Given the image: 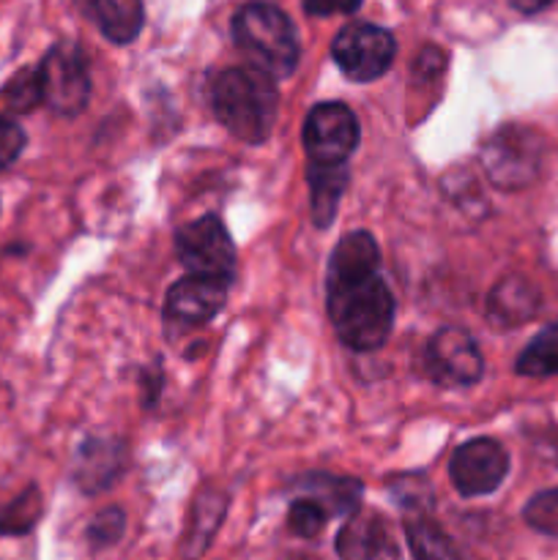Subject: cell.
Returning a JSON list of instances; mask_svg holds the SVG:
<instances>
[{"mask_svg": "<svg viewBox=\"0 0 558 560\" xmlns=\"http://www.w3.org/2000/svg\"><path fill=\"white\" fill-rule=\"evenodd\" d=\"M328 514L326 509L321 506V503H315L312 498H295L293 506H290V514H288V525L293 534L304 536V539H312V536H317L323 530V525H326Z\"/></svg>", "mask_w": 558, "mask_h": 560, "instance_id": "22", "label": "cell"}, {"mask_svg": "<svg viewBox=\"0 0 558 560\" xmlns=\"http://www.w3.org/2000/svg\"><path fill=\"white\" fill-rule=\"evenodd\" d=\"M175 252L189 273L228 282L235 277V244L219 217L195 219L175 233Z\"/></svg>", "mask_w": 558, "mask_h": 560, "instance_id": "5", "label": "cell"}, {"mask_svg": "<svg viewBox=\"0 0 558 560\" xmlns=\"http://www.w3.org/2000/svg\"><path fill=\"white\" fill-rule=\"evenodd\" d=\"M509 3H512L518 11H523V14H536V11L547 9L553 0H509Z\"/></svg>", "mask_w": 558, "mask_h": 560, "instance_id": "27", "label": "cell"}, {"mask_svg": "<svg viewBox=\"0 0 558 560\" xmlns=\"http://www.w3.org/2000/svg\"><path fill=\"white\" fill-rule=\"evenodd\" d=\"M427 366L430 375L443 386H474L481 381L485 361L479 345L463 328L446 326L435 331L427 345Z\"/></svg>", "mask_w": 558, "mask_h": 560, "instance_id": "10", "label": "cell"}, {"mask_svg": "<svg viewBox=\"0 0 558 560\" xmlns=\"http://www.w3.org/2000/svg\"><path fill=\"white\" fill-rule=\"evenodd\" d=\"M0 102L5 104V109L11 113H31L38 102H44L42 93V74L38 69H22L5 82L3 93H0Z\"/></svg>", "mask_w": 558, "mask_h": 560, "instance_id": "20", "label": "cell"}, {"mask_svg": "<svg viewBox=\"0 0 558 560\" xmlns=\"http://www.w3.org/2000/svg\"><path fill=\"white\" fill-rule=\"evenodd\" d=\"M299 490L304 498H312L326 509V514H353L359 506L361 485L356 479H339L328 474H310L299 481Z\"/></svg>", "mask_w": 558, "mask_h": 560, "instance_id": "17", "label": "cell"}, {"mask_svg": "<svg viewBox=\"0 0 558 560\" xmlns=\"http://www.w3.org/2000/svg\"><path fill=\"white\" fill-rule=\"evenodd\" d=\"M332 55L348 80L372 82L388 71L394 55H397V42L386 27L353 22L337 33Z\"/></svg>", "mask_w": 558, "mask_h": 560, "instance_id": "7", "label": "cell"}, {"mask_svg": "<svg viewBox=\"0 0 558 560\" xmlns=\"http://www.w3.org/2000/svg\"><path fill=\"white\" fill-rule=\"evenodd\" d=\"M124 528H126L124 512H120V509H107V512H102L96 520H93L91 528H88V536H91V541L96 547L113 545V541L120 539Z\"/></svg>", "mask_w": 558, "mask_h": 560, "instance_id": "24", "label": "cell"}, {"mask_svg": "<svg viewBox=\"0 0 558 560\" xmlns=\"http://www.w3.org/2000/svg\"><path fill=\"white\" fill-rule=\"evenodd\" d=\"M539 301L534 284L525 282L523 277H507L492 288L490 299H487V315L498 328L523 326L536 315Z\"/></svg>", "mask_w": 558, "mask_h": 560, "instance_id": "14", "label": "cell"}, {"mask_svg": "<svg viewBox=\"0 0 558 560\" xmlns=\"http://www.w3.org/2000/svg\"><path fill=\"white\" fill-rule=\"evenodd\" d=\"M304 9H306V14L326 16V14H332V11L342 9V0H304Z\"/></svg>", "mask_w": 558, "mask_h": 560, "instance_id": "26", "label": "cell"}, {"mask_svg": "<svg viewBox=\"0 0 558 560\" xmlns=\"http://www.w3.org/2000/svg\"><path fill=\"white\" fill-rule=\"evenodd\" d=\"M126 463L124 446L118 441L91 438L77 454V485L85 492H102L120 476Z\"/></svg>", "mask_w": 558, "mask_h": 560, "instance_id": "13", "label": "cell"}, {"mask_svg": "<svg viewBox=\"0 0 558 560\" xmlns=\"http://www.w3.org/2000/svg\"><path fill=\"white\" fill-rule=\"evenodd\" d=\"M481 164L487 170V178L498 189H525L528 184H534L542 167L539 135L525 126H503L485 142Z\"/></svg>", "mask_w": 558, "mask_h": 560, "instance_id": "4", "label": "cell"}, {"mask_svg": "<svg viewBox=\"0 0 558 560\" xmlns=\"http://www.w3.org/2000/svg\"><path fill=\"white\" fill-rule=\"evenodd\" d=\"M235 47L249 58L255 69L274 80L293 74L299 66L301 47L295 25L282 9L271 3H246L233 16Z\"/></svg>", "mask_w": 558, "mask_h": 560, "instance_id": "3", "label": "cell"}, {"mask_svg": "<svg viewBox=\"0 0 558 560\" xmlns=\"http://www.w3.org/2000/svg\"><path fill=\"white\" fill-rule=\"evenodd\" d=\"M361 0H342V11H356Z\"/></svg>", "mask_w": 558, "mask_h": 560, "instance_id": "28", "label": "cell"}, {"mask_svg": "<svg viewBox=\"0 0 558 560\" xmlns=\"http://www.w3.org/2000/svg\"><path fill=\"white\" fill-rule=\"evenodd\" d=\"M518 372L525 377L558 375V326H547L520 353Z\"/></svg>", "mask_w": 558, "mask_h": 560, "instance_id": "19", "label": "cell"}, {"mask_svg": "<svg viewBox=\"0 0 558 560\" xmlns=\"http://www.w3.org/2000/svg\"><path fill=\"white\" fill-rule=\"evenodd\" d=\"M359 120L353 109L339 102L317 104L304 124V148L310 164H348L359 145Z\"/></svg>", "mask_w": 558, "mask_h": 560, "instance_id": "8", "label": "cell"}, {"mask_svg": "<svg viewBox=\"0 0 558 560\" xmlns=\"http://www.w3.org/2000/svg\"><path fill=\"white\" fill-rule=\"evenodd\" d=\"M211 107L219 124L239 140L266 142L274 129L279 109V91L274 77L255 66H239L213 74L211 80Z\"/></svg>", "mask_w": 558, "mask_h": 560, "instance_id": "2", "label": "cell"}, {"mask_svg": "<svg viewBox=\"0 0 558 560\" xmlns=\"http://www.w3.org/2000/svg\"><path fill=\"white\" fill-rule=\"evenodd\" d=\"M328 317L350 350H377L392 334L394 299L381 277V252L364 230L345 235L332 252L326 273Z\"/></svg>", "mask_w": 558, "mask_h": 560, "instance_id": "1", "label": "cell"}, {"mask_svg": "<svg viewBox=\"0 0 558 560\" xmlns=\"http://www.w3.org/2000/svg\"><path fill=\"white\" fill-rule=\"evenodd\" d=\"M405 536L416 560H460L457 547L449 539L446 530L425 512H414L405 520Z\"/></svg>", "mask_w": 558, "mask_h": 560, "instance_id": "18", "label": "cell"}, {"mask_svg": "<svg viewBox=\"0 0 558 560\" xmlns=\"http://www.w3.org/2000/svg\"><path fill=\"white\" fill-rule=\"evenodd\" d=\"M293 560H315V558H293Z\"/></svg>", "mask_w": 558, "mask_h": 560, "instance_id": "29", "label": "cell"}, {"mask_svg": "<svg viewBox=\"0 0 558 560\" xmlns=\"http://www.w3.org/2000/svg\"><path fill=\"white\" fill-rule=\"evenodd\" d=\"M310 189H312V213L317 228H328L334 222L342 191L348 186V167L345 164H310Z\"/></svg>", "mask_w": 558, "mask_h": 560, "instance_id": "16", "label": "cell"}, {"mask_svg": "<svg viewBox=\"0 0 558 560\" xmlns=\"http://www.w3.org/2000/svg\"><path fill=\"white\" fill-rule=\"evenodd\" d=\"M38 74H42L44 104L53 113L77 115L85 109L88 98H91V74H88V60L80 44H55L44 55Z\"/></svg>", "mask_w": 558, "mask_h": 560, "instance_id": "6", "label": "cell"}, {"mask_svg": "<svg viewBox=\"0 0 558 560\" xmlns=\"http://www.w3.org/2000/svg\"><path fill=\"white\" fill-rule=\"evenodd\" d=\"M509 474V454L492 438H476V441L463 443L452 454L449 463V476L452 485L457 487L460 495L479 498L490 495L501 487V481Z\"/></svg>", "mask_w": 558, "mask_h": 560, "instance_id": "9", "label": "cell"}, {"mask_svg": "<svg viewBox=\"0 0 558 560\" xmlns=\"http://www.w3.org/2000/svg\"><path fill=\"white\" fill-rule=\"evenodd\" d=\"M224 301H228V282L189 273L167 290L164 317L175 326H202L222 312Z\"/></svg>", "mask_w": 558, "mask_h": 560, "instance_id": "11", "label": "cell"}, {"mask_svg": "<svg viewBox=\"0 0 558 560\" xmlns=\"http://www.w3.org/2000/svg\"><path fill=\"white\" fill-rule=\"evenodd\" d=\"M22 148H25V131L11 118L0 115V170L14 164L20 159Z\"/></svg>", "mask_w": 558, "mask_h": 560, "instance_id": "25", "label": "cell"}, {"mask_svg": "<svg viewBox=\"0 0 558 560\" xmlns=\"http://www.w3.org/2000/svg\"><path fill=\"white\" fill-rule=\"evenodd\" d=\"M38 517V498L36 492H25L20 501L11 509H5V514L0 517V534H25Z\"/></svg>", "mask_w": 558, "mask_h": 560, "instance_id": "23", "label": "cell"}, {"mask_svg": "<svg viewBox=\"0 0 558 560\" xmlns=\"http://www.w3.org/2000/svg\"><path fill=\"white\" fill-rule=\"evenodd\" d=\"M80 5L109 42L129 44L142 31V0H80Z\"/></svg>", "mask_w": 558, "mask_h": 560, "instance_id": "15", "label": "cell"}, {"mask_svg": "<svg viewBox=\"0 0 558 560\" xmlns=\"http://www.w3.org/2000/svg\"><path fill=\"white\" fill-rule=\"evenodd\" d=\"M523 514L531 528L558 539V490H545L531 498Z\"/></svg>", "mask_w": 558, "mask_h": 560, "instance_id": "21", "label": "cell"}, {"mask_svg": "<svg viewBox=\"0 0 558 560\" xmlns=\"http://www.w3.org/2000/svg\"><path fill=\"white\" fill-rule=\"evenodd\" d=\"M342 560H399V545L377 512H356L337 536Z\"/></svg>", "mask_w": 558, "mask_h": 560, "instance_id": "12", "label": "cell"}]
</instances>
